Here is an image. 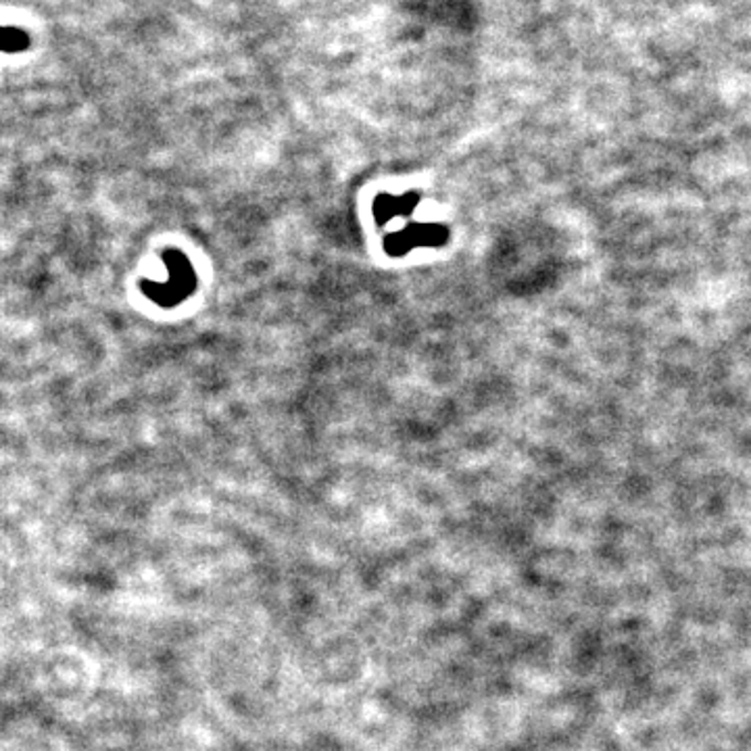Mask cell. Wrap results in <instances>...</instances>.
Returning a JSON list of instances; mask_svg holds the SVG:
<instances>
[{"mask_svg":"<svg viewBox=\"0 0 751 751\" xmlns=\"http://www.w3.org/2000/svg\"><path fill=\"white\" fill-rule=\"evenodd\" d=\"M163 259L168 266L170 280L168 282H142V290L149 299H153L157 305L174 308L193 292L196 276H194L189 257L182 255L180 250H165Z\"/></svg>","mask_w":751,"mask_h":751,"instance_id":"obj_1","label":"cell"},{"mask_svg":"<svg viewBox=\"0 0 751 751\" xmlns=\"http://www.w3.org/2000/svg\"><path fill=\"white\" fill-rule=\"evenodd\" d=\"M447 243V230L437 224H418L404 232H395L385 240L390 255H405L416 247H441Z\"/></svg>","mask_w":751,"mask_h":751,"instance_id":"obj_2","label":"cell"},{"mask_svg":"<svg viewBox=\"0 0 751 751\" xmlns=\"http://www.w3.org/2000/svg\"><path fill=\"white\" fill-rule=\"evenodd\" d=\"M420 203L418 194H405L401 199L395 196H378L376 205H374V215L378 224H385L388 219L397 217V215H407L414 212V207Z\"/></svg>","mask_w":751,"mask_h":751,"instance_id":"obj_3","label":"cell"}]
</instances>
